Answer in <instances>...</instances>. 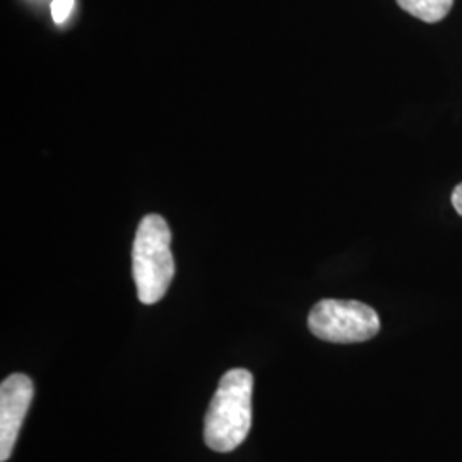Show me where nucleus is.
<instances>
[{"label": "nucleus", "mask_w": 462, "mask_h": 462, "mask_svg": "<svg viewBox=\"0 0 462 462\" xmlns=\"http://www.w3.org/2000/svg\"><path fill=\"white\" fill-rule=\"evenodd\" d=\"M254 377L245 368L226 372L204 418V442L216 452L242 446L252 427Z\"/></svg>", "instance_id": "nucleus-1"}, {"label": "nucleus", "mask_w": 462, "mask_h": 462, "mask_svg": "<svg viewBox=\"0 0 462 462\" xmlns=\"http://www.w3.org/2000/svg\"><path fill=\"white\" fill-rule=\"evenodd\" d=\"M74 4H76V0H51L50 13H51V19L55 21V24L66 23L74 11Z\"/></svg>", "instance_id": "nucleus-6"}, {"label": "nucleus", "mask_w": 462, "mask_h": 462, "mask_svg": "<svg viewBox=\"0 0 462 462\" xmlns=\"http://www.w3.org/2000/svg\"><path fill=\"white\" fill-rule=\"evenodd\" d=\"M309 329L322 341L353 345L375 337L380 330V319L370 305L362 301L326 298L310 310Z\"/></svg>", "instance_id": "nucleus-3"}, {"label": "nucleus", "mask_w": 462, "mask_h": 462, "mask_svg": "<svg viewBox=\"0 0 462 462\" xmlns=\"http://www.w3.org/2000/svg\"><path fill=\"white\" fill-rule=\"evenodd\" d=\"M133 276L141 303L154 305L165 297L175 276V261L171 231L163 216L141 219L134 240Z\"/></svg>", "instance_id": "nucleus-2"}, {"label": "nucleus", "mask_w": 462, "mask_h": 462, "mask_svg": "<svg viewBox=\"0 0 462 462\" xmlns=\"http://www.w3.org/2000/svg\"><path fill=\"white\" fill-rule=\"evenodd\" d=\"M33 382L24 374H13L0 385V462H7L16 446L19 430L33 401Z\"/></svg>", "instance_id": "nucleus-4"}, {"label": "nucleus", "mask_w": 462, "mask_h": 462, "mask_svg": "<svg viewBox=\"0 0 462 462\" xmlns=\"http://www.w3.org/2000/svg\"><path fill=\"white\" fill-rule=\"evenodd\" d=\"M452 206L462 216V183H459L452 192Z\"/></svg>", "instance_id": "nucleus-7"}, {"label": "nucleus", "mask_w": 462, "mask_h": 462, "mask_svg": "<svg viewBox=\"0 0 462 462\" xmlns=\"http://www.w3.org/2000/svg\"><path fill=\"white\" fill-rule=\"evenodd\" d=\"M408 14L425 23H439L450 13L454 0H396Z\"/></svg>", "instance_id": "nucleus-5"}]
</instances>
